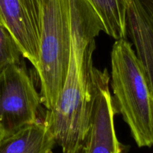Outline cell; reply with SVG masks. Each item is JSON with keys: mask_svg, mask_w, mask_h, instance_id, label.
Segmentation results:
<instances>
[{"mask_svg": "<svg viewBox=\"0 0 153 153\" xmlns=\"http://www.w3.org/2000/svg\"><path fill=\"white\" fill-rule=\"evenodd\" d=\"M41 25L39 62L36 71L42 103L47 111L55 108L64 84L70 55V0H40Z\"/></svg>", "mask_w": 153, "mask_h": 153, "instance_id": "3957f363", "label": "cell"}, {"mask_svg": "<svg viewBox=\"0 0 153 153\" xmlns=\"http://www.w3.org/2000/svg\"><path fill=\"white\" fill-rule=\"evenodd\" d=\"M127 35L136 49L153 97V23L141 0H131L126 15Z\"/></svg>", "mask_w": 153, "mask_h": 153, "instance_id": "52a82bcc", "label": "cell"}, {"mask_svg": "<svg viewBox=\"0 0 153 153\" xmlns=\"http://www.w3.org/2000/svg\"><path fill=\"white\" fill-rule=\"evenodd\" d=\"M111 88L122 115L139 147L153 146V97L143 69L126 39L117 40L111 56Z\"/></svg>", "mask_w": 153, "mask_h": 153, "instance_id": "7a4b0ae2", "label": "cell"}, {"mask_svg": "<svg viewBox=\"0 0 153 153\" xmlns=\"http://www.w3.org/2000/svg\"><path fill=\"white\" fill-rule=\"evenodd\" d=\"M110 77L107 70H97L95 98L85 153H128L129 146L117 137L114 116L117 113L109 89Z\"/></svg>", "mask_w": 153, "mask_h": 153, "instance_id": "5b68a950", "label": "cell"}, {"mask_svg": "<svg viewBox=\"0 0 153 153\" xmlns=\"http://www.w3.org/2000/svg\"><path fill=\"white\" fill-rule=\"evenodd\" d=\"M153 23V0H141Z\"/></svg>", "mask_w": 153, "mask_h": 153, "instance_id": "8fae6325", "label": "cell"}, {"mask_svg": "<svg viewBox=\"0 0 153 153\" xmlns=\"http://www.w3.org/2000/svg\"><path fill=\"white\" fill-rule=\"evenodd\" d=\"M22 57L17 43L0 21V71L9 65L19 64Z\"/></svg>", "mask_w": 153, "mask_h": 153, "instance_id": "30bf717a", "label": "cell"}, {"mask_svg": "<svg viewBox=\"0 0 153 153\" xmlns=\"http://www.w3.org/2000/svg\"><path fill=\"white\" fill-rule=\"evenodd\" d=\"M42 100L23 61L0 71V139L45 120Z\"/></svg>", "mask_w": 153, "mask_h": 153, "instance_id": "277c9868", "label": "cell"}, {"mask_svg": "<svg viewBox=\"0 0 153 153\" xmlns=\"http://www.w3.org/2000/svg\"><path fill=\"white\" fill-rule=\"evenodd\" d=\"M0 21L16 40L22 57L36 70L39 62L40 0H0Z\"/></svg>", "mask_w": 153, "mask_h": 153, "instance_id": "8992f818", "label": "cell"}, {"mask_svg": "<svg viewBox=\"0 0 153 153\" xmlns=\"http://www.w3.org/2000/svg\"><path fill=\"white\" fill-rule=\"evenodd\" d=\"M98 15L103 31L115 40L127 38L126 15L131 0H88Z\"/></svg>", "mask_w": 153, "mask_h": 153, "instance_id": "9c48e42d", "label": "cell"}, {"mask_svg": "<svg viewBox=\"0 0 153 153\" xmlns=\"http://www.w3.org/2000/svg\"><path fill=\"white\" fill-rule=\"evenodd\" d=\"M55 140L45 120L0 139V153H52Z\"/></svg>", "mask_w": 153, "mask_h": 153, "instance_id": "ba28073f", "label": "cell"}, {"mask_svg": "<svg viewBox=\"0 0 153 153\" xmlns=\"http://www.w3.org/2000/svg\"><path fill=\"white\" fill-rule=\"evenodd\" d=\"M71 43L68 69L48 123L62 153H85L98 69L93 63L96 38L103 25L88 0H70Z\"/></svg>", "mask_w": 153, "mask_h": 153, "instance_id": "6da1fadb", "label": "cell"}]
</instances>
